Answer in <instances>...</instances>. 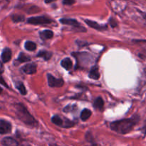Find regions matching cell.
I'll list each match as a JSON object with an SVG mask.
<instances>
[{
    "instance_id": "1",
    "label": "cell",
    "mask_w": 146,
    "mask_h": 146,
    "mask_svg": "<svg viewBox=\"0 0 146 146\" xmlns=\"http://www.w3.org/2000/svg\"><path fill=\"white\" fill-rule=\"evenodd\" d=\"M139 121V117L134 115L131 118L122 119L111 123V128L113 131L120 134H127L133 129Z\"/></svg>"
},
{
    "instance_id": "2",
    "label": "cell",
    "mask_w": 146,
    "mask_h": 146,
    "mask_svg": "<svg viewBox=\"0 0 146 146\" xmlns=\"http://www.w3.org/2000/svg\"><path fill=\"white\" fill-rule=\"evenodd\" d=\"M15 108L17 117L24 124L31 127H36L38 125V122L30 114V113L24 104L18 103L15 105Z\"/></svg>"
},
{
    "instance_id": "3",
    "label": "cell",
    "mask_w": 146,
    "mask_h": 146,
    "mask_svg": "<svg viewBox=\"0 0 146 146\" xmlns=\"http://www.w3.org/2000/svg\"><path fill=\"white\" fill-rule=\"evenodd\" d=\"M72 54L76 58L78 63L83 66L88 64L91 62V60H92V57L91 54L86 52L73 53Z\"/></svg>"
},
{
    "instance_id": "4",
    "label": "cell",
    "mask_w": 146,
    "mask_h": 146,
    "mask_svg": "<svg viewBox=\"0 0 146 146\" xmlns=\"http://www.w3.org/2000/svg\"><path fill=\"white\" fill-rule=\"evenodd\" d=\"M51 22V20L48 17L45 16H40V17H30L27 19V23L31 24H50Z\"/></svg>"
},
{
    "instance_id": "5",
    "label": "cell",
    "mask_w": 146,
    "mask_h": 146,
    "mask_svg": "<svg viewBox=\"0 0 146 146\" xmlns=\"http://www.w3.org/2000/svg\"><path fill=\"white\" fill-rule=\"evenodd\" d=\"M48 85L51 87H61L64 85V80L61 78H56L51 74H47Z\"/></svg>"
},
{
    "instance_id": "6",
    "label": "cell",
    "mask_w": 146,
    "mask_h": 146,
    "mask_svg": "<svg viewBox=\"0 0 146 146\" xmlns=\"http://www.w3.org/2000/svg\"><path fill=\"white\" fill-rule=\"evenodd\" d=\"M11 131V125L8 121L0 120V134H7Z\"/></svg>"
},
{
    "instance_id": "7",
    "label": "cell",
    "mask_w": 146,
    "mask_h": 146,
    "mask_svg": "<svg viewBox=\"0 0 146 146\" xmlns=\"http://www.w3.org/2000/svg\"><path fill=\"white\" fill-rule=\"evenodd\" d=\"M36 64L34 63H29L22 67V70L28 74H32L36 72Z\"/></svg>"
},
{
    "instance_id": "8",
    "label": "cell",
    "mask_w": 146,
    "mask_h": 146,
    "mask_svg": "<svg viewBox=\"0 0 146 146\" xmlns=\"http://www.w3.org/2000/svg\"><path fill=\"white\" fill-rule=\"evenodd\" d=\"M1 144L4 146H18V142L15 139L10 137H6L1 140Z\"/></svg>"
},
{
    "instance_id": "9",
    "label": "cell",
    "mask_w": 146,
    "mask_h": 146,
    "mask_svg": "<svg viewBox=\"0 0 146 146\" xmlns=\"http://www.w3.org/2000/svg\"><path fill=\"white\" fill-rule=\"evenodd\" d=\"M85 22L86 23L89 27H92V28L94 29H96L97 30H104L107 28V27L106 25H101V24H99L98 23H97L96 21H91V20L86 19Z\"/></svg>"
},
{
    "instance_id": "10",
    "label": "cell",
    "mask_w": 146,
    "mask_h": 146,
    "mask_svg": "<svg viewBox=\"0 0 146 146\" xmlns=\"http://www.w3.org/2000/svg\"><path fill=\"white\" fill-rule=\"evenodd\" d=\"M11 58V50L9 48H5L1 53V60L4 63H7Z\"/></svg>"
},
{
    "instance_id": "11",
    "label": "cell",
    "mask_w": 146,
    "mask_h": 146,
    "mask_svg": "<svg viewBox=\"0 0 146 146\" xmlns=\"http://www.w3.org/2000/svg\"><path fill=\"white\" fill-rule=\"evenodd\" d=\"M60 22L63 24H66V25L74 26V27H78L79 26V23L74 19H68V18H63L60 19Z\"/></svg>"
},
{
    "instance_id": "12",
    "label": "cell",
    "mask_w": 146,
    "mask_h": 146,
    "mask_svg": "<svg viewBox=\"0 0 146 146\" xmlns=\"http://www.w3.org/2000/svg\"><path fill=\"white\" fill-rule=\"evenodd\" d=\"M89 77L92 80H98L100 77V73L98 71V68L97 66H94L91 68L89 72Z\"/></svg>"
},
{
    "instance_id": "13",
    "label": "cell",
    "mask_w": 146,
    "mask_h": 146,
    "mask_svg": "<svg viewBox=\"0 0 146 146\" xmlns=\"http://www.w3.org/2000/svg\"><path fill=\"white\" fill-rule=\"evenodd\" d=\"M40 37L42 40H48V39H51L54 36V32L51 30H44V31L40 32Z\"/></svg>"
},
{
    "instance_id": "14",
    "label": "cell",
    "mask_w": 146,
    "mask_h": 146,
    "mask_svg": "<svg viewBox=\"0 0 146 146\" xmlns=\"http://www.w3.org/2000/svg\"><path fill=\"white\" fill-rule=\"evenodd\" d=\"M61 64L64 69H66V70H69L70 69H71V67H72L73 62L72 61H71V59L65 58L61 61Z\"/></svg>"
},
{
    "instance_id": "15",
    "label": "cell",
    "mask_w": 146,
    "mask_h": 146,
    "mask_svg": "<svg viewBox=\"0 0 146 146\" xmlns=\"http://www.w3.org/2000/svg\"><path fill=\"white\" fill-rule=\"evenodd\" d=\"M51 55H52V54H51V52H50L46 51V50H41V51L38 53V54H37V57H41V58L44 59V60H46L47 61V60H48L51 58Z\"/></svg>"
},
{
    "instance_id": "16",
    "label": "cell",
    "mask_w": 146,
    "mask_h": 146,
    "mask_svg": "<svg viewBox=\"0 0 146 146\" xmlns=\"http://www.w3.org/2000/svg\"><path fill=\"white\" fill-rule=\"evenodd\" d=\"M104 105V100L101 98V97H98L95 100H94V106L96 109H98V110H102L103 107Z\"/></svg>"
},
{
    "instance_id": "17",
    "label": "cell",
    "mask_w": 146,
    "mask_h": 146,
    "mask_svg": "<svg viewBox=\"0 0 146 146\" xmlns=\"http://www.w3.org/2000/svg\"><path fill=\"white\" fill-rule=\"evenodd\" d=\"M51 121L54 124H55L56 125L60 126V127H64V123L63 122V120L61 119V117H60L58 115H54V117H52L51 118Z\"/></svg>"
},
{
    "instance_id": "18",
    "label": "cell",
    "mask_w": 146,
    "mask_h": 146,
    "mask_svg": "<svg viewBox=\"0 0 146 146\" xmlns=\"http://www.w3.org/2000/svg\"><path fill=\"white\" fill-rule=\"evenodd\" d=\"M91 115V111L88 109H84L81 113V119L83 121H86L88 120Z\"/></svg>"
},
{
    "instance_id": "19",
    "label": "cell",
    "mask_w": 146,
    "mask_h": 146,
    "mask_svg": "<svg viewBox=\"0 0 146 146\" xmlns=\"http://www.w3.org/2000/svg\"><path fill=\"white\" fill-rule=\"evenodd\" d=\"M24 47L28 51H34L36 49V44L31 41H27L24 44Z\"/></svg>"
},
{
    "instance_id": "20",
    "label": "cell",
    "mask_w": 146,
    "mask_h": 146,
    "mask_svg": "<svg viewBox=\"0 0 146 146\" xmlns=\"http://www.w3.org/2000/svg\"><path fill=\"white\" fill-rule=\"evenodd\" d=\"M16 87H17V90L19 91V92L21 93V94H23V95L27 94V90H26L25 86L24 85V84H23L22 82H17V84H16Z\"/></svg>"
},
{
    "instance_id": "21",
    "label": "cell",
    "mask_w": 146,
    "mask_h": 146,
    "mask_svg": "<svg viewBox=\"0 0 146 146\" xmlns=\"http://www.w3.org/2000/svg\"><path fill=\"white\" fill-rule=\"evenodd\" d=\"M17 60H18V61H19L20 62H29L30 60H31V58H30V57L28 54H24V53L21 52L19 54Z\"/></svg>"
},
{
    "instance_id": "22",
    "label": "cell",
    "mask_w": 146,
    "mask_h": 146,
    "mask_svg": "<svg viewBox=\"0 0 146 146\" xmlns=\"http://www.w3.org/2000/svg\"><path fill=\"white\" fill-rule=\"evenodd\" d=\"M11 19L14 22H21L24 20V17L22 15H19V14H14L12 16Z\"/></svg>"
},
{
    "instance_id": "23",
    "label": "cell",
    "mask_w": 146,
    "mask_h": 146,
    "mask_svg": "<svg viewBox=\"0 0 146 146\" xmlns=\"http://www.w3.org/2000/svg\"><path fill=\"white\" fill-rule=\"evenodd\" d=\"M75 3V0H63V4L64 5H72Z\"/></svg>"
},
{
    "instance_id": "24",
    "label": "cell",
    "mask_w": 146,
    "mask_h": 146,
    "mask_svg": "<svg viewBox=\"0 0 146 146\" xmlns=\"http://www.w3.org/2000/svg\"><path fill=\"white\" fill-rule=\"evenodd\" d=\"M0 84H3V85L5 86L6 87H8V86L7 85V83H6L5 82H4V80H3V78L1 77H0Z\"/></svg>"
},
{
    "instance_id": "25",
    "label": "cell",
    "mask_w": 146,
    "mask_h": 146,
    "mask_svg": "<svg viewBox=\"0 0 146 146\" xmlns=\"http://www.w3.org/2000/svg\"><path fill=\"white\" fill-rule=\"evenodd\" d=\"M142 131L144 134H146V120H145V121L144 122L143 127H142Z\"/></svg>"
},
{
    "instance_id": "26",
    "label": "cell",
    "mask_w": 146,
    "mask_h": 146,
    "mask_svg": "<svg viewBox=\"0 0 146 146\" xmlns=\"http://www.w3.org/2000/svg\"><path fill=\"white\" fill-rule=\"evenodd\" d=\"M56 1V0H45V3H46V4H49V3L54 2V1Z\"/></svg>"
},
{
    "instance_id": "27",
    "label": "cell",
    "mask_w": 146,
    "mask_h": 146,
    "mask_svg": "<svg viewBox=\"0 0 146 146\" xmlns=\"http://www.w3.org/2000/svg\"><path fill=\"white\" fill-rule=\"evenodd\" d=\"M49 146H58V145H57L56 144H50Z\"/></svg>"
},
{
    "instance_id": "28",
    "label": "cell",
    "mask_w": 146,
    "mask_h": 146,
    "mask_svg": "<svg viewBox=\"0 0 146 146\" xmlns=\"http://www.w3.org/2000/svg\"><path fill=\"white\" fill-rule=\"evenodd\" d=\"M144 18H145V19L146 20V14H144Z\"/></svg>"
},
{
    "instance_id": "29",
    "label": "cell",
    "mask_w": 146,
    "mask_h": 146,
    "mask_svg": "<svg viewBox=\"0 0 146 146\" xmlns=\"http://www.w3.org/2000/svg\"><path fill=\"white\" fill-rule=\"evenodd\" d=\"M23 146H30V145H23Z\"/></svg>"
}]
</instances>
